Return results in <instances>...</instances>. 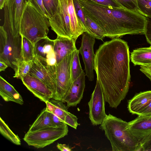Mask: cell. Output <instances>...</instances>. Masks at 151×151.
Instances as JSON below:
<instances>
[{"label": "cell", "instance_id": "d6a6232c", "mask_svg": "<svg viewBox=\"0 0 151 151\" xmlns=\"http://www.w3.org/2000/svg\"><path fill=\"white\" fill-rule=\"evenodd\" d=\"M94 2L102 5L115 8H124L115 0H83Z\"/></svg>", "mask_w": 151, "mask_h": 151}, {"label": "cell", "instance_id": "4dcf8cb0", "mask_svg": "<svg viewBox=\"0 0 151 151\" xmlns=\"http://www.w3.org/2000/svg\"><path fill=\"white\" fill-rule=\"evenodd\" d=\"M74 5L77 16L82 23L86 32V24L85 14L79 3V0H73Z\"/></svg>", "mask_w": 151, "mask_h": 151}, {"label": "cell", "instance_id": "ac0fdd59", "mask_svg": "<svg viewBox=\"0 0 151 151\" xmlns=\"http://www.w3.org/2000/svg\"><path fill=\"white\" fill-rule=\"evenodd\" d=\"M0 95L6 101L13 102L21 105L24 104L21 96L12 85L1 76H0Z\"/></svg>", "mask_w": 151, "mask_h": 151}, {"label": "cell", "instance_id": "603a6c76", "mask_svg": "<svg viewBox=\"0 0 151 151\" xmlns=\"http://www.w3.org/2000/svg\"><path fill=\"white\" fill-rule=\"evenodd\" d=\"M85 15L87 27L86 32L97 39L103 41L106 37L104 30L89 17L85 14Z\"/></svg>", "mask_w": 151, "mask_h": 151}, {"label": "cell", "instance_id": "f35d334b", "mask_svg": "<svg viewBox=\"0 0 151 151\" xmlns=\"http://www.w3.org/2000/svg\"><path fill=\"white\" fill-rule=\"evenodd\" d=\"M50 115L52 122L56 127L61 126L65 123L60 118L54 114L50 113Z\"/></svg>", "mask_w": 151, "mask_h": 151}, {"label": "cell", "instance_id": "30bf717a", "mask_svg": "<svg viewBox=\"0 0 151 151\" xmlns=\"http://www.w3.org/2000/svg\"><path fill=\"white\" fill-rule=\"evenodd\" d=\"M105 102L102 88L97 80L95 88L88 102L89 118L94 126L101 124L106 116Z\"/></svg>", "mask_w": 151, "mask_h": 151}, {"label": "cell", "instance_id": "8992f818", "mask_svg": "<svg viewBox=\"0 0 151 151\" xmlns=\"http://www.w3.org/2000/svg\"><path fill=\"white\" fill-rule=\"evenodd\" d=\"M22 37L19 29L0 27V61L4 62L15 72L22 55Z\"/></svg>", "mask_w": 151, "mask_h": 151}, {"label": "cell", "instance_id": "ab89813d", "mask_svg": "<svg viewBox=\"0 0 151 151\" xmlns=\"http://www.w3.org/2000/svg\"><path fill=\"white\" fill-rule=\"evenodd\" d=\"M57 148L62 151H71V148L68 145L65 144L58 143L57 145Z\"/></svg>", "mask_w": 151, "mask_h": 151}, {"label": "cell", "instance_id": "cb8c5ba5", "mask_svg": "<svg viewBox=\"0 0 151 151\" xmlns=\"http://www.w3.org/2000/svg\"><path fill=\"white\" fill-rule=\"evenodd\" d=\"M0 132L6 139L17 145H20L21 141L19 136L10 129L1 117L0 118Z\"/></svg>", "mask_w": 151, "mask_h": 151}, {"label": "cell", "instance_id": "ffe728a7", "mask_svg": "<svg viewBox=\"0 0 151 151\" xmlns=\"http://www.w3.org/2000/svg\"><path fill=\"white\" fill-rule=\"evenodd\" d=\"M54 40L47 36L38 41L34 45L35 56L46 59L47 55L54 51Z\"/></svg>", "mask_w": 151, "mask_h": 151}, {"label": "cell", "instance_id": "ba28073f", "mask_svg": "<svg viewBox=\"0 0 151 151\" xmlns=\"http://www.w3.org/2000/svg\"><path fill=\"white\" fill-rule=\"evenodd\" d=\"M74 53V52L56 65L57 88L53 99L62 101L73 83L71 65Z\"/></svg>", "mask_w": 151, "mask_h": 151}, {"label": "cell", "instance_id": "277c9868", "mask_svg": "<svg viewBox=\"0 0 151 151\" xmlns=\"http://www.w3.org/2000/svg\"><path fill=\"white\" fill-rule=\"evenodd\" d=\"M127 124L128 122L110 114H106L100 124L112 151H139V141L129 130Z\"/></svg>", "mask_w": 151, "mask_h": 151}, {"label": "cell", "instance_id": "7a4b0ae2", "mask_svg": "<svg viewBox=\"0 0 151 151\" xmlns=\"http://www.w3.org/2000/svg\"><path fill=\"white\" fill-rule=\"evenodd\" d=\"M79 2L84 14L102 29L106 37L112 39L126 35L145 34L146 18L138 12L92 1Z\"/></svg>", "mask_w": 151, "mask_h": 151}, {"label": "cell", "instance_id": "e575fe53", "mask_svg": "<svg viewBox=\"0 0 151 151\" xmlns=\"http://www.w3.org/2000/svg\"><path fill=\"white\" fill-rule=\"evenodd\" d=\"M42 14L49 19L50 17L46 9L43 0H28Z\"/></svg>", "mask_w": 151, "mask_h": 151}, {"label": "cell", "instance_id": "484cf974", "mask_svg": "<svg viewBox=\"0 0 151 151\" xmlns=\"http://www.w3.org/2000/svg\"><path fill=\"white\" fill-rule=\"evenodd\" d=\"M33 63V61L22 60L19 64L16 71L15 72L13 77L22 80L25 76L29 74Z\"/></svg>", "mask_w": 151, "mask_h": 151}, {"label": "cell", "instance_id": "7402d4cb", "mask_svg": "<svg viewBox=\"0 0 151 151\" xmlns=\"http://www.w3.org/2000/svg\"><path fill=\"white\" fill-rule=\"evenodd\" d=\"M45 103L47 110L58 117L65 122V115L68 111L64 103L62 101L52 99Z\"/></svg>", "mask_w": 151, "mask_h": 151}, {"label": "cell", "instance_id": "d6986e66", "mask_svg": "<svg viewBox=\"0 0 151 151\" xmlns=\"http://www.w3.org/2000/svg\"><path fill=\"white\" fill-rule=\"evenodd\" d=\"M130 59L135 65L151 64V47L134 50L131 53Z\"/></svg>", "mask_w": 151, "mask_h": 151}, {"label": "cell", "instance_id": "4fadbf2b", "mask_svg": "<svg viewBox=\"0 0 151 151\" xmlns=\"http://www.w3.org/2000/svg\"><path fill=\"white\" fill-rule=\"evenodd\" d=\"M22 81L27 89L41 101L45 103L52 99L53 91L38 78L29 74Z\"/></svg>", "mask_w": 151, "mask_h": 151}, {"label": "cell", "instance_id": "f546056e", "mask_svg": "<svg viewBox=\"0 0 151 151\" xmlns=\"http://www.w3.org/2000/svg\"><path fill=\"white\" fill-rule=\"evenodd\" d=\"M125 9L139 13L137 0H115Z\"/></svg>", "mask_w": 151, "mask_h": 151}, {"label": "cell", "instance_id": "e0dca14e", "mask_svg": "<svg viewBox=\"0 0 151 151\" xmlns=\"http://www.w3.org/2000/svg\"><path fill=\"white\" fill-rule=\"evenodd\" d=\"M151 102V91L136 94L128 102V108L130 112L139 115Z\"/></svg>", "mask_w": 151, "mask_h": 151}, {"label": "cell", "instance_id": "5bb4252c", "mask_svg": "<svg viewBox=\"0 0 151 151\" xmlns=\"http://www.w3.org/2000/svg\"><path fill=\"white\" fill-rule=\"evenodd\" d=\"M85 76L83 71L73 82L66 95L62 101L66 103L67 107L76 106L83 97L85 86Z\"/></svg>", "mask_w": 151, "mask_h": 151}, {"label": "cell", "instance_id": "7c38bea8", "mask_svg": "<svg viewBox=\"0 0 151 151\" xmlns=\"http://www.w3.org/2000/svg\"><path fill=\"white\" fill-rule=\"evenodd\" d=\"M25 0H6L4 5V23L5 28L20 29Z\"/></svg>", "mask_w": 151, "mask_h": 151}, {"label": "cell", "instance_id": "7bdbcfd3", "mask_svg": "<svg viewBox=\"0 0 151 151\" xmlns=\"http://www.w3.org/2000/svg\"><path fill=\"white\" fill-rule=\"evenodd\" d=\"M6 0H0V9H2L4 8Z\"/></svg>", "mask_w": 151, "mask_h": 151}, {"label": "cell", "instance_id": "52a82bcc", "mask_svg": "<svg viewBox=\"0 0 151 151\" xmlns=\"http://www.w3.org/2000/svg\"><path fill=\"white\" fill-rule=\"evenodd\" d=\"M67 124L59 127H49L34 132L28 131L23 140L29 146L41 148L50 145L68 134Z\"/></svg>", "mask_w": 151, "mask_h": 151}, {"label": "cell", "instance_id": "9a60e30c", "mask_svg": "<svg viewBox=\"0 0 151 151\" xmlns=\"http://www.w3.org/2000/svg\"><path fill=\"white\" fill-rule=\"evenodd\" d=\"M127 128L139 141L151 132V115H138L128 122Z\"/></svg>", "mask_w": 151, "mask_h": 151}, {"label": "cell", "instance_id": "3957f363", "mask_svg": "<svg viewBox=\"0 0 151 151\" xmlns=\"http://www.w3.org/2000/svg\"><path fill=\"white\" fill-rule=\"evenodd\" d=\"M49 20L51 29L57 36L77 39L86 32L76 14L73 0H59L56 12Z\"/></svg>", "mask_w": 151, "mask_h": 151}, {"label": "cell", "instance_id": "2e32d148", "mask_svg": "<svg viewBox=\"0 0 151 151\" xmlns=\"http://www.w3.org/2000/svg\"><path fill=\"white\" fill-rule=\"evenodd\" d=\"M77 40L76 38L70 39L57 36L54 40L53 50L56 56L57 64L77 49L76 46Z\"/></svg>", "mask_w": 151, "mask_h": 151}, {"label": "cell", "instance_id": "4316f807", "mask_svg": "<svg viewBox=\"0 0 151 151\" xmlns=\"http://www.w3.org/2000/svg\"><path fill=\"white\" fill-rule=\"evenodd\" d=\"M79 53L78 50L76 49L74 51L72 60L71 71L73 82L79 76L83 71L80 63Z\"/></svg>", "mask_w": 151, "mask_h": 151}, {"label": "cell", "instance_id": "836d02e7", "mask_svg": "<svg viewBox=\"0 0 151 151\" xmlns=\"http://www.w3.org/2000/svg\"><path fill=\"white\" fill-rule=\"evenodd\" d=\"M65 123L73 128L76 129L79 124L78 122V118L74 114L68 111L65 116Z\"/></svg>", "mask_w": 151, "mask_h": 151}, {"label": "cell", "instance_id": "60d3db41", "mask_svg": "<svg viewBox=\"0 0 151 151\" xmlns=\"http://www.w3.org/2000/svg\"><path fill=\"white\" fill-rule=\"evenodd\" d=\"M150 115H151V102L139 115L147 116Z\"/></svg>", "mask_w": 151, "mask_h": 151}, {"label": "cell", "instance_id": "44dd1931", "mask_svg": "<svg viewBox=\"0 0 151 151\" xmlns=\"http://www.w3.org/2000/svg\"><path fill=\"white\" fill-rule=\"evenodd\" d=\"M49 127H57L52 122L50 113L45 108L42 110L35 120L30 125L28 131L34 132Z\"/></svg>", "mask_w": 151, "mask_h": 151}, {"label": "cell", "instance_id": "5b68a950", "mask_svg": "<svg viewBox=\"0 0 151 151\" xmlns=\"http://www.w3.org/2000/svg\"><path fill=\"white\" fill-rule=\"evenodd\" d=\"M50 27L49 19L30 1L25 0L20 23L21 35L34 45L39 40L47 36Z\"/></svg>", "mask_w": 151, "mask_h": 151}, {"label": "cell", "instance_id": "8d00e7d4", "mask_svg": "<svg viewBox=\"0 0 151 151\" xmlns=\"http://www.w3.org/2000/svg\"><path fill=\"white\" fill-rule=\"evenodd\" d=\"M47 64L51 66H55L57 64L56 56L54 51L49 54L46 58Z\"/></svg>", "mask_w": 151, "mask_h": 151}, {"label": "cell", "instance_id": "6da1fadb", "mask_svg": "<svg viewBox=\"0 0 151 151\" xmlns=\"http://www.w3.org/2000/svg\"><path fill=\"white\" fill-rule=\"evenodd\" d=\"M129 47L125 41L114 38L96 50L94 69L106 102L116 108L125 98L130 81Z\"/></svg>", "mask_w": 151, "mask_h": 151}, {"label": "cell", "instance_id": "8fae6325", "mask_svg": "<svg viewBox=\"0 0 151 151\" xmlns=\"http://www.w3.org/2000/svg\"><path fill=\"white\" fill-rule=\"evenodd\" d=\"M81 45L78 50L82 57L84 64L86 75L89 80H94V63L95 54L93 51L95 38L88 33L82 34Z\"/></svg>", "mask_w": 151, "mask_h": 151}, {"label": "cell", "instance_id": "9c48e42d", "mask_svg": "<svg viewBox=\"0 0 151 151\" xmlns=\"http://www.w3.org/2000/svg\"><path fill=\"white\" fill-rule=\"evenodd\" d=\"M33 61L29 74L45 83L52 90L54 95L57 88L56 65H50L45 59L37 56L35 57Z\"/></svg>", "mask_w": 151, "mask_h": 151}, {"label": "cell", "instance_id": "74e56055", "mask_svg": "<svg viewBox=\"0 0 151 151\" xmlns=\"http://www.w3.org/2000/svg\"><path fill=\"white\" fill-rule=\"evenodd\" d=\"M140 70L151 81V64L145 66L140 65Z\"/></svg>", "mask_w": 151, "mask_h": 151}, {"label": "cell", "instance_id": "1f68e13d", "mask_svg": "<svg viewBox=\"0 0 151 151\" xmlns=\"http://www.w3.org/2000/svg\"><path fill=\"white\" fill-rule=\"evenodd\" d=\"M139 151H151V132L139 141Z\"/></svg>", "mask_w": 151, "mask_h": 151}, {"label": "cell", "instance_id": "f1b7e54d", "mask_svg": "<svg viewBox=\"0 0 151 151\" xmlns=\"http://www.w3.org/2000/svg\"><path fill=\"white\" fill-rule=\"evenodd\" d=\"M45 7L50 17L56 13L59 0H43Z\"/></svg>", "mask_w": 151, "mask_h": 151}, {"label": "cell", "instance_id": "b9f144b4", "mask_svg": "<svg viewBox=\"0 0 151 151\" xmlns=\"http://www.w3.org/2000/svg\"><path fill=\"white\" fill-rule=\"evenodd\" d=\"M6 63L2 61H0V71H4L8 67Z\"/></svg>", "mask_w": 151, "mask_h": 151}, {"label": "cell", "instance_id": "d4e9b609", "mask_svg": "<svg viewBox=\"0 0 151 151\" xmlns=\"http://www.w3.org/2000/svg\"><path fill=\"white\" fill-rule=\"evenodd\" d=\"M22 36V55L23 60L27 61L33 60L35 57L34 54V45L26 38Z\"/></svg>", "mask_w": 151, "mask_h": 151}, {"label": "cell", "instance_id": "83f0119b", "mask_svg": "<svg viewBox=\"0 0 151 151\" xmlns=\"http://www.w3.org/2000/svg\"><path fill=\"white\" fill-rule=\"evenodd\" d=\"M139 14L151 18V0H137Z\"/></svg>", "mask_w": 151, "mask_h": 151}, {"label": "cell", "instance_id": "d590c367", "mask_svg": "<svg viewBox=\"0 0 151 151\" xmlns=\"http://www.w3.org/2000/svg\"><path fill=\"white\" fill-rule=\"evenodd\" d=\"M146 18L147 22L145 35L147 42L151 47V18Z\"/></svg>", "mask_w": 151, "mask_h": 151}]
</instances>
